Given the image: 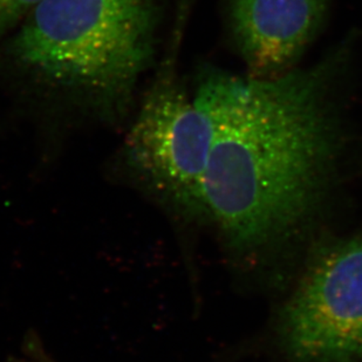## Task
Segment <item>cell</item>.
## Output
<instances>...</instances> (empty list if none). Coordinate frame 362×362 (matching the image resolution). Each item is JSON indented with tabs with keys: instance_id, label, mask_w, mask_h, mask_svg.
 <instances>
[{
	"instance_id": "5",
	"label": "cell",
	"mask_w": 362,
	"mask_h": 362,
	"mask_svg": "<svg viewBox=\"0 0 362 362\" xmlns=\"http://www.w3.org/2000/svg\"><path fill=\"white\" fill-rule=\"evenodd\" d=\"M332 0H224L229 38L246 76L272 79L297 69L327 21Z\"/></svg>"
},
{
	"instance_id": "6",
	"label": "cell",
	"mask_w": 362,
	"mask_h": 362,
	"mask_svg": "<svg viewBox=\"0 0 362 362\" xmlns=\"http://www.w3.org/2000/svg\"><path fill=\"white\" fill-rule=\"evenodd\" d=\"M44 0H0V38L10 35Z\"/></svg>"
},
{
	"instance_id": "3",
	"label": "cell",
	"mask_w": 362,
	"mask_h": 362,
	"mask_svg": "<svg viewBox=\"0 0 362 362\" xmlns=\"http://www.w3.org/2000/svg\"><path fill=\"white\" fill-rule=\"evenodd\" d=\"M212 136L208 114L165 66L141 100L123 144V162L160 199L202 214V180Z\"/></svg>"
},
{
	"instance_id": "1",
	"label": "cell",
	"mask_w": 362,
	"mask_h": 362,
	"mask_svg": "<svg viewBox=\"0 0 362 362\" xmlns=\"http://www.w3.org/2000/svg\"><path fill=\"white\" fill-rule=\"evenodd\" d=\"M356 35L272 79L205 67L196 103L212 124L202 214L236 249L278 242L311 215L349 139Z\"/></svg>"
},
{
	"instance_id": "4",
	"label": "cell",
	"mask_w": 362,
	"mask_h": 362,
	"mask_svg": "<svg viewBox=\"0 0 362 362\" xmlns=\"http://www.w3.org/2000/svg\"><path fill=\"white\" fill-rule=\"evenodd\" d=\"M281 339L301 362L362 358V237L320 253L281 318Z\"/></svg>"
},
{
	"instance_id": "2",
	"label": "cell",
	"mask_w": 362,
	"mask_h": 362,
	"mask_svg": "<svg viewBox=\"0 0 362 362\" xmlns=\"http://www.w3.org/2000/svg\"><path fill=\"white\" fill-rule=\"evenodd\" d=\"M158 0H44L8 35L18 92L64 120L117 124L156 58Z\"/></svg>"
}]
</instances>
